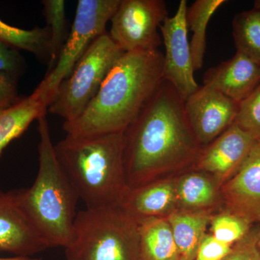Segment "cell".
Here are the masks:
<instances>
[{"instance_id":"6da1fadb","label":"cell","mask_w":260,"mask_h":260,"mask_svg":"<svg viewBox=\"0 0 260 260\" xmlns=\"http://www.w3.org/2000/svg\"><path fill=\"white\" fill-rule=\"evenodd\" d=\"M201 146L186 118L184 101L167 80L124 132L128 188L194 164Z\"/></svg>"},{"instance_id":"7a4b0ae2","label":"cell","mask_w":260,"mask_h":260,"mask_svg":"<svg viewBox=\"0 0 260 260\" xmlns=\"http://www.w3.org/2000/svg\"><path fill=\"white\" fill-rule=\"evenodd\" d=\"M164 80V54L158 49L125 52L83 114L63 128L72 136L124 133Z\"/></svg>"},{"instance_id":"3957f363","label":"cell","mask_w":260,"mask_h":260,"mask_svg":"<svg viewBox=\"0 0 260 260\" xmlns=\"http://www.w3.org/2000/svg\"><path fill=\"white\" fill-rule=\"evenodd\" d=\"M56 159L85 208L119 205L128 189L124 133L72 136L54 145Z\"/></svg>"},{"instance_id":"277c9868","label":"cell","mask_w":260,"mask_h":260,"mask_svg":"<svg viewBox=\"0 0 260 260\" xmlns=\"http://www.w3.org/2000/svg\"><path fill=\"white\" fill-rule=\"evenodd\" d=\"M39 123V170L30 187L15 191L20 208L48 247H67L73 239L78 198L56 159L47 117Z\"/></svg>"},{"instance_id":"5b68a950","label":"cell","mask_w":260,"mask_h":260,"mask_svg":"<svg viewBox=\"0 0 260 260\" xmlns=\"http://www.w3.org/2000/svg\"><path fill=\"white\" fill-rule=\"evenodd\" d=\"M67 260H143L139 223L120 205L77 213Z\"/></svg>"},{"instance_id":"8992f818","label":"cell","mask_w":260,"mask_h":260,"mask_svg":"<svg viewBox=\"0 0 260 260\" xmlns=\"http://www.w3.org/2000/svg\"><path fill=\"white\" fill-rule=\"evenodd\" d=\"M124 53L109 32L98 37L69 76L56 89L48 106L47 112L62 118L64 122L80 117Z\"/></svg>"},{"instance_id":"52a82bcc","label":"cell","mask_w":260,"mask_h":260,"mask_svg":"<svg viewBox=\"0 0 260 260\" xmlns=\"http://www.w3.org/2000/svg\"><path fill=\"white\" fill-rule=\"evenodd\" d=\"M121 0H79L69 36L57 62L34 92L48 106L61 82L74 69L85 51L97 39L105 34L106 25L120 4Z\"/></svg>"},{"instance_id":"ba28073f","label":"cell","mask_w":260,"mask_h":260,"mask_svg":"<svg viewBox=\"0 0 260 260\" xmlns=\"http://www.w3.org/2000/svg\"><path fill=\"white\" fill-rule=\"evenodd\" d=\"M168 17L164 0H121L109 34L124 52L158 50V29Z\"/></svg>"},{"instance_id":"9c48e42d","label":"cell","mask_w":260,"mask_h":260,"mask_svg":"<svg viewBox=\"0 0 260 260\" xmlns=\"http://www.w3.org/2000/svg\"><path fill=\"white\" fill-rule=\"evenodd\" d=\"M187 9L186 0H181L175 15L168 17L160 26L166 49L164 80L172 84L184 102L200 88L188 42Z\"/></svg>"},{"instance_id":"30bf717a","label":"cell","mask_w":260,"mask_h":260,"mask_svg":"<svg viewBox=\"0 0 260 260\" xmlns=\"http://www.w3.org/2000/svg\"><path fill=\"white\" fill-rule=\"evenodd\" d=\"M184 109L193 134L202 147L211 143L235 121L239 104L203 86L186 99Z\"/></svg>"},{"instance_id":"8fae6325","label":"cell","mask_w":260,"mask_h":260,"mask_svg":"<svg viewBox=\"0 0 260 260\" xmlns=\"http://www.w3.org/2000/svg\"><path fill=\"white\" fill-rule=\"evenodd\" d=\"M256 140L234 122L205 148L201 147L195 167L213 177L221 187L239 170Z\"/></svg>"},{"instance_id":"7c38bea8","label":"cell","mask_w":260,"mask_h":260,"mask_svg":"<svg viewBox=\"0 0 260 260\" xmlns=\"http://www.w3.org/2000/svg\"><path fill=\"white\" fill-rule=\"evenodd\" d=\"M228 210L250 223L260 216V140H256L239 170L221 186Z\"/></svg>"},{"instance_id":"4fadbf2b","label":"cell","mask_w":260,"mask_h":260,"mask_svg":"<svg viewBox=\"0 0 260 260\" xmlns=\"http://www.w3.org/2000/svg\"><path fill=\"white\" fill-rule=\"evenodd\" d=\"M47 249L20 208L15 191L0 190V252L32 256Z\"/></svg>"},{"instance_id":"5bb4252c","label":"cell","mask_w":260,"mask_h":260,"mask_svg":"<svg viewBox=\"0 0 260 260\" xmlns=\"http://www.w3.org/2000/svg\"><path fill=\"white\" fill-rule=\"evenodd\" d=\"M260 84V62L237 51L232 59L210 68L203 86L217 90L239 104Z\"/></svg>"},{"instance_id":"9a60e30c","label":"cell","mask_w":260,"mask_h":260,"mask_svg":"<svg viewBox=\"0 0 260 260\" xmlns=\"http://www.w3.org/2000/svg\"><path fill=\"white\" fill-rule=\"evenodd\" d=\"M119 205L138 220L148 217L167 218L178 209L175 179L128 188Z\"/></svg>"},{"instance_id":"2e32d148","label":"cell","mask_w":260,"mask_h":260,"mask_svg":"<svg viewBox=\"0 0 260 260\" xmlns=\"http://www.w3.org/2000/svg\"><path fill=\"white\" fill-rule=\"evenodd\" d=\"M211 210L177 209L167 217L179 260H194L202 239L210 223Z\"/></svg>"},{"instance_id":"e0dca14e","label":"cell","mask_w":260,"mask_h":260,"mask_svg":"<svg viewBox=\"0 0 260 260\" xmlns=\"http://www.w3.org/2000/svg\"><path fill=\"white\" fill-rule=\"evenodd\" d=\"M48 104L35 92L13 107L0 109V157L13 140L26 131L34 120L47 114Z\"/></svg>"},{"instance_id":"ac0fdd59","label":"cell","mask_w":260,"mask_h":260,"mask_svg":"<svg viewBox=\"0 0 260 260\" xmlns=\"http://www.w3.org/2000/svg\"><path fill=\"white\" fill-rule=\"evenodd\" d=\"M140 248L143 260H179L172 228L167 218L140 219Z\"/></svg>"},{"instance_id":"d6986e66","label":"cell","mask_w":260,"mask_h":260,"mask_svg":"<svg viewBox=\"0 0 260 260\" xmlns=\"http://www.w3.org/2000/svg\"><path fill=\"white\" fill-rule=\"evenodd\" d=\"M206 173H186L175 179L178 209L210 210L218 198L220 185Z\"/></svg>"},{"instance_id":"ffe728a7","label":"cell","mask_w":260,"mask_h":260,"mask_svg":"<svg viewBox=\"0 0 260 260\" xmlns=\"http://www.w3.org/2000/svg\"><path fill=\"white\" fill-rule=\"evenodd\" d=\"M225 0H197L186 12L188 30L193 32L190 42L191 59L194 71L202 69L206 50V31L210 18Z\"/></svg>"},{"instance_id":"44dd1931","label":"cell","mask_w":260,"mask_h":260,"mask_svg":"<svg viewBox=\"0 0 260 260\" xmlns=\"http://www.w3.org/2000/svg\"><path fill=\"white\" fill-rule=\"evenodd\" d=\"M0 42L15 50L28 51L39 58H47L49 60L50 30L47 25L24 30L0 20Z\"/></svg>"},{"instance_id":"7402d4cb","label":"cell","mask_w":260,"mask_h":260,"mask_svg":"<svg viewBox=\"0 0 260 260\" xmlns=\"http://www.w3.org/2000/svg\"><path fill=\"white\" fill-rule=\"evenodd\" d=\"M232 34L237 51L260 62V10L253 8L236 15Z\"/></svg>"},{"instance_id":"603a6c76","label":"cell","mask_w":260,"mask_h":260,"mask_svg":"<svg viewBox=\"0 0 260 260\" xmlns=\"http://www.w3.org/2000/svg\"><path fill=\"white\" fill-rule=\"evenodd\" d=\"M44 16L50 30V57L48 72L55 67L67 39V19L64 0H44Z\"/></svg>"},{"instance_id":"cb8c5ba5","label":"cell","mask_w":260,"mask_h":260,"mask_svg":"<svg viewBox=\"0 0 260 260\" xmlns=\"http://www.w3.org/2000/svg\"><path fill=\"white\" fill-rule=\"evenodd\" d=\"M250 222L232 212H223L213 215L210 232L220 242L234 245L242 240L250 231Z\"/></svg>"},{"instance_id":"d4e9b609","label":"cell","mask_w":260,"mask_h":260,"mask_svg":"<svg viewBox=\"0 0 260 260\" xmlns=\"http://www.w3.org/2000/svg\"><path fill=\"white\" fill-rule=\"evenodd\" d=\"M234 123L255 140H260V84L239 104Z\"/></svg>"},{"instance_id":"484cf974","label":"cell","mask_w":260,"mask_h":260,"mask_svg":"<svg viewBox=\"0 0 260 260\" xmlns=\"http://www.w3.org/2000/svg\"><path fill=\"white\" fill-rule=\"evenodd\" d=\"M257 233L258 230L249 231L242 240L233 245L232 251L221 260H260Z\"/></svg>"},{"instance_id":"4316f807","label":"cell","mask_w":260,"mask_h":260,"mask_svg":"<svg viewBox=\"0 0 260 260\" xmlns=\"http://www.w3.org/2000/svg\"><path fill=\"white\" fill-rule=\"evenodd\" d=\"M233 245L220 242L212 235L205 234L200 242L194 260H221L232 250Z\"/></svg>"},{"instance_id":"83f0119b","label":"cell","mask_w":260,"mask_h":260,"mask_svg":"<svg viewBox=\"0 0 260 260\" xmlns=\"http://www.w3.org/2000/svg\"><path fill=\"white\" fill-rule=\"evenodd\" d=\"M19 73L0 71V109L13 107L22 99L18 96Z\"/></svg>"},{"instance_id":"f1b7e54d","label":"cell","mask_w":260,"mask_h":260,"mask_svg":"<svg viewBox=\"0 0 260 260\" xmlns=\"http://www.w3.org/2000/svg\"><path fill=\"white\" fill-rule=\"evenodd\" d=\"M23 62L18 51L0 42V71L20 73Z\"/></svg>"},{"instance_id":"f546056e","label":"cell","mask_w":260,"mask_h":260,"mask_svg":"<svg viewBox=\"0 0 260 260\" xmlns=\"http://www.w3.org/2000/svg\"><path fill=\"white\" fill-rule=\"evenodd\" d=\"M0 260H42L32 256H15L13 257H0Z\"/></svg>"},{"instance_id":"4dcf8cb0","label":"cell","mask_w":260,"mask_h":260,"mask_svg":"<svg viewBox=\"0 0 260 260\" xmlns=\"http://www.w3.org/2000/svg\"><path fill=\"white\" fill-rule=\"evenodd\" d=\"M259 223V229H258V233H257V248L258 250H259V255H260V216L259 218H258L257 221Z\"/></svg>"},{"instance_id":"1f68e13d","label":"cell","mask_w":260,"mask_h":260,"mask_svg":"<svg viewBox=\"0 0 260 260\" xmlns=\"http://www.w3.org/2000/svg\"><path fill=\"white\" fill-rule=\"evenodd\" d=\"M254 8L260 10V0H256V1H254Z\"/></svg>"}]
</instances>
